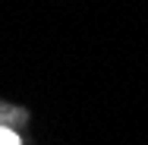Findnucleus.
<instances>
[{
  "label": "nucleus",
  "mask_w": 148,
  "mask_h": 145,
  "mask_svg": "<svg viewBox=\"0 0 148 145\" xmlns=\"http://www.w3.org/2000/svg\"><path fill=\"white\" fill-rule=\"evenodd\" d=\"M0 145H22L13 129H0Z\"/></svg>",
  "instance_id": "nucleus-1"
}]
</instances>
